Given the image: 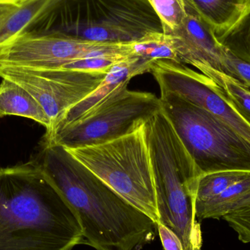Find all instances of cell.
I'll use <instances>...</instances> for the list:
<instances>
[{"instance_id":"cell-1","label":"cell","mask_w":250,"mask_h":250,"mask_svg":"<svg viewBox=\"0 0 250 250\" xmlns=\"http://www.w3.org/2000/svg\"><path fill=\"white\" fill-rule=\"evenodd\" d=\"M35 161L76 213L85 245L97 250H141L154 240L157 223L64 147L43 144Z\"/></svg>"},{"instance_id":"cell-2","label":"cell","mask_w":250,"mask_h":250,"mask_svg":"<svg viewBox=\"0 0 250 250\" xmlns=\"http://www.w3.org/2000/svg\"><path fill=\"white\" fill-rule=\"evenodd\" d=\"M80 222L35 161L0 168V250H72Z\"/></svg>"},{"instance_id":"cell-3","label":"cell","mask_w":250,"mask_h":250,"mask_svg":"<svg viewBox=\"0 0 250 250\" xmlns=\"http://www.w3.org/2000/svg\"><path fill=\"white\" fill-rule=\"evenodd\" d=\"M144 129L154 173L158 223L177 235L183 250H202V231L195 211L202 174L162 108L145 122Z\"/></svg>"},{"instance_id":"cell-4","label":"cell","mask_w":250,"mask_h":250,"mask_svg":"<svg viewBox=\"0 0 250 250\" xmlns=\"http://www.w3.org/2000/svg\"><path fill=\"white\" fill-rule=\"evenodd\" d=\"M45 32L89 42L129 43L163 29L147 0H58Z\"/></svg>"},{"instance_id":"cell-5","label":"cell","mask_w":250,"mask_h":250,"mask_svg":"<svg viewBox=\"0 0 250 250\" xmlns=\"http://www.w3.org/2000/svg\"><path fill=\"white\" fill-rule=\"evenodd\" d=\"M144 124L104 144L65 148L113 190L157 223L154 173Z\"/></svg>"},{"instance_id":"cell-6","label":"cell","mask_w":250,"mask_h":250,"mask_svg":"<svg viewBox=\"0 0 250 250\" xmlns=\"http://www.w3.org/2000/svg\"><path fill=\"white\" fill-rule=\"evenodd\" d=\"M162 110L201 174L250 172V144L233 128L177 95L160 93Z\"/></svg>"},{"instance_id":"cell-7","label":"cell","mask_w":250,"mask_h":250,"mask_svg":"<svg viewBox=\"0 0 250 250\" xmlns=\"http://www.w3.org/2000/svg\"><path fill=\"white\" fill-rule=\"evenodd\" d=\"M161 108L154 94L125 89L80 120L45 133L43 144L74 148L104 144L135 130Z\"/></svg>"},{"instance_id":"cell-8","label":"cell","mask_w":250,"mask_h":250,"mask_svg":"<svg viewBox=\"0 0 250 250\" xmlns=\"http://www.w3.org/2000/svg\"><path fill=\"white\" fill-rule=\"evenodd\" d=\"M106 73L79 70H32L0 66V77L27 91L46 113L51 131L72 107L97 89Z\"/></svg>"},{"instance_id":"cell-9","label":"cell","mask_w":250,"mask_h":250,"mask_svg":"<svg viewBox=\"0 0 250 250\" xmlns=\"http://www.w3.org/2000/svg\"><path fill=\"white\" fill-rule=\"evenodd\" d=\"M150 73L160 93H170L209 112L239 132L250 144V121L210 78L185 64L158 60Z\"/></svg>"},{"instance_id":"cell-10","label":"cell","mask_w":250,"mask_h":250,"mask_svg":"<svg viewBox=\"0 0 250 250\" xmlns=\"http://www.w3.org/2000/svg\"><path fill=\"white\" fill-rule=\"evenodd\" d=\"M117 44L82 41L54 32H22L0 42V66L59 70L74 60Z\"/></svg>"},{"instance_id":"cell-11","label":"cell","mask_w":250,"mask_h":250,"mask_svg":"<svg viewBox=\"0 0 250 250\" xmlns=\"http://www.w3.org/2000/svg\"><path fill=\"white\" fill-rule=\"evenodd\" d=\"M186 7L187 16L182 26L166 35L171 41L179 62L193 66L199 71L210 67L227 74L225 65L227 48L190 0H186Z\"/></svg>"},{"instance_id":"cell-12","label":"cell","mask_w":250,"mask_h":250,"mask_svg":"<svg viewBox=\"0 0 250 250\" xmlns=\"http://www.w3.org/2000/svg\"><path fill=\"white\" fill-rule=\"evenodd\" d=\"M154 62L138 57H130L114 64L105 74L99 86L93 92L72 107L66 112L60 123L48 133L56 128L64 126L80 120L100 105L108 101L116 94L127 89V85L135 76L148 73Z\"/></svg>"},{"instance_id":"cell-13","label":"cell","mask_w":250,"mask_h":250,"mask_svg":"<svg viewBox=\"0 0 250 250\" xmlns=\"http://www.w3.org/2000/svg\"><path fill=\"white\" fill-rule=\"evenodd\" d=\"M58 0H30L20 5L0 4V42L27 31L42 32Z\"/></svg>"},{"instance_id":"cell-14","label":"cell","mask_w":250,"mask_h":250,"mask_svg":"<svg viewBox=\"0 0 250 250\" xmlns=\"http://www.w3.org/2000/svg\"><path fill=\"white\" fill-rule=\"evenodd\" d=\"M18 116L51 127V122L41 104L21 86L11 81L2 79L0 83V117Z\"/></svg>"},{"instance_id":"cell-15","label":"cell","mask_w":250,"mask_h":250,"mask_svg":"<svg viewBox=\"0 0 250 250\" xmlns=\"http://www.w3.org/2000/svg\"><path fill=\"white\" fill-rule=\"evenodd\" d=\"M250 205V176L229 187L213 199L195 206V217L200 220H219Z\"/></svg>"},{"instance_id":"cell-16","label":"cell","mask_w":250,"mask_h":250,"mask_svg":"<svg viewBox=\"0 0 250 250\" xmlns=\"http://www.w3.org/2000/svg\"><path fill=\"white\" fill-rule=\"evenodd\" d=\"M197 11L221 36L239 21L246 10L247 0H190Z\"/></svg>"},{"instance_id":"cell-17","label":"cell","mask_w":250,"mask_h":250,"mask_svg":"<svg viewBox=\"0 0 250 250\" xmlns=\"http://www.w3.org/2000/svg\"><path fill=\"white\" fill-rule=\"evenodd\" d=\"M250 172L226 170L200 176L195 195V206L204 204L221 194L236 182L249 177Z\"/></svg>"},{"instance_id":"cell-18","label":"cell","mask_w":250,"mask_h":250,"mask_svg":"<svg viewBox=\"0 0 250 250\" xmlns=\"http://www.w3.org/2000/svg\"><path fill=\"white\" fill-rule=\"evenodd\" d=\"M133 52L135 57L151 62L158 60H170L179 62L170 38L163 32L148 34L133 42Z\"/></svg>"},{"instance_id":"cell-19","label":"cell","mask_w":250,"mask_h":250,"mask_svg":"<svg viewBox=\"0 0 250 250\" xmlns=\"http://www.w3.org/2000/svg\"><path fill=\"white\" fill-rule=\"evenodd\" d=\"M200 72L212 79L250 121V88L229 75L210 67L203 69Z\"/></svg>"},{"instance_id":"cell-20","label":"cell","mask_w":250,"mask_h":250,"mask_svg":"<svg viewBox=\"0 0 250 250\" xmlns=\"http://www.w3.org/2000/svg\"><path fill=\"white\" fill-rule=\"evenodd\" d=\"M217 38L230 52L250 62V5L234 26Z\"/></svg>"},{"instance_id":"cell-21","label":"cell","mask_w":250,"mask_h":250,"mask_svg":"<svg viewBox=\"0 0 250 250\" xmlns=\"http://www.w3.org/2000/svg\"><path fill=\"white\" fill-rule=\"evenodd\" d=\"M161 22L163 33L179 29L187 16L186 0H147Z\"/></svg>"},{"instance_id":"cell-22","label":"cell","mask_w":250,"mask_h":250,"mask_svg":"<svg viewBox=\"0 0 250 250\" xmlns=\"http://www.w3.org/2000/svg\"><path fill=\"white\" fill-rule=\"evenodd\" d=\"M223 219L237 233L241 242L250 243V205L227 214Z\"/></svg>"},{"instance_id":"cell-23","label":"cell","mask_w":250,"mask_h":250,"mask_svg":"<svg viewBox=\"0 0 250 250\" xmlns=\"http://www.w3.org/2000/svg\"><path fill=\"white\" fill-rule=\"evenodd\" d=\"M227 75L234 78L250 89V62L230 52L227 49L225 60Z\"/></svg>"},{"instance_id":"cell-24","label":"cell","mask_w":250,"mask_h":250,"mask_svg":"<svg viewBox=\"0 0 250 250\" xmlns=\"http://www.w3.org/2000/svg\"><path fill=\"white\" fill-rule=\"evenodd\" d=\"M157 229L165 250H183L180 239L173 230L160 223H157Z\"/></svg>"},{"instance_id":"cell-25","label":"cell","mask_w":250,"mask_h":250,"mask_svg":"<svg viewBox=\"0 0 250 250\" xmlns=\"http://www.w3.org/2000/svg\"><path fill=\"white\" fill-rule=\"evenodd\" d=\"M30 0H0V4H7V5H20L23 3L27 2Z\"/></svg>"},{"instance_id":"cell-26","label":"cell","mask_w":250,"mask_h":250,"mask_svg":"<svg viewBox=\"0 0 250 250\" xmlns=\"http://www.w3.org/2000/svg\"><path fill=\"white\" fill-rule=\"evenodd\" d=\"M247 4H248V7L250 5V0H247Z\"/></svg>"}]
</instances>
